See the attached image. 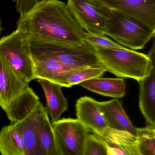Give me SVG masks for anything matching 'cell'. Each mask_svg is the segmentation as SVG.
<instances>
[{
  "label": "cell",
  "mask_w": 155,
  "mask_h": 155,
  "mask_svg": "<svg viewBox=\"0 0 155 155\" xmlns=\"http://www.w3.org/2000/svg\"><path fill=\"white\" fill-rule=\"evenodd\" d=\"M97 101L88 97L80 98L76 102V115L90 131L100 135L108 127L97 105Z\"/></svg>",
  "instance_id": "12"
},
{
  "label": "cell",
  "mask_w": 155,
  "mask_h": 155,
  "mask_svg": "<svg viewBox=\"0 0 155 155\" xmlns=\"http://www.w3.org/2000/svg\"><path fill=\"white\" fill-rule=\"evenodd\" d=\"M0 56L28 82L34 79V66L28 37L17 29L0 39Z\"/></svg>",
  "instance_id": "5"
},
{
  "label": "cell",
  "mask_w": 155,
  "mask_h": 155,
  "mask_svg": "<svg viewBox=\"0 0 155 155\" xmlns=\"http://www.w3.org/2000/svg\"><path fill=\"white\" fill-rule=\"evenodd\" d=\"M47 100V111L52 122L60 118L61 115L68 108V101L61 91V85L46 80L38 79Z\"/></svg>",
  "instance_id": "16"
},
{
  "label": "cell",
  "mask_w": 155,
  "mask_h": 155,
  "mask_svg": "<svg viewBox=\"0 0 155 155\" xmlns=\"http://www.w3.org/2000/svg\"><path fill=\"white\" fill-rule=\"evenodd\" d=\"M139 106L147 125L155 127V65L147 76L138 81Z\"/></svg>",
  "instance_id": "15"
},
{
  "label": "cell",
  "mask_w": 155,
  "mask_h": 155,
  "mask_svg": "<svg viewBox=\"0 0 155 155\" xmlns=\"http://www.w3.org/2000/svg\"><path fill=\"white\" fill-rule=\"evenodd\" d=\"M31 55L54 59L74 71L103 67L96 48L90 44L67 43L28 38Z\"/></svg>",
  "instance_id": "2"
},
{
  "label": "cell",
  "mask_w": 155,
  "mask_h": 155,
  "mask_svg": "<svg viewBox=\"0 0 155 155\" xmlns=\"http://www.w3.org/2000/svg\"><path fill=\"white\" fill-rule=\"evenodd\" d=\"M46 109L40 101L32 111L16 122L21 130L26 155H40L37 124L41 114Z\"/></svg>",
  "instance_id": "14"
},
{
  "label": "cell",
  "mask_w": 155,
  "mask_h": 155,
  "mask_svg": "<svg viewBox=\"0 0 155 155\" xmlns=\"http://www.w3.org/2000/svg\"><path fill=\"white\" fill-rule=\"evenodd\" d=\"M107 148L96 135L90 133L85 145L84 155H108Z\"/></svg>",
  "instance_id": "23"
},
{
  "label": "cell",
  "mask_w": 155,
  "mask_h": 155,
  "mask_svg": "<svg viewBox=\"0 0 155 155\" xmlns=\"http://www.w3.org/2000/svg\"><path fill=\"white\" fill-rule=\"evenodd\" d=\"M94 134L107 146L108 155H140L137 137L127 131L107 127Z\"/></svg>",
  "instance_id": "11"
},
{
  "label": "cell",
  "mask_w": 155,
  "mask_h": 155,
  "mask_svg": "<svg viewBox=\"0 0 155 155\" xmlns=\"http://www.w3.org/2000/svg\"><path fill=\"white\" fill-rule=\"evenodd\" d=\"M95 48L107 71L117 77L138 81L147 76L155 65L154 54L146 55L127 48Z\"/></svg>",
  "instance_id": "3"
},
{
  "label": "cell",
  "mask_w": 155,
  "mask_h": 155,
  "mask_svg": "<svg viewBox=\"0 0 155 155\" xmlns=\"http://www.w3.org/2000/svg\"><path fill=\"white\" fill-rule=\"evenodd\" d=\"M84 41L96 48L102 49L124 48L123 47L111 40L105 35H98L86 32Z\"/></svg>",
  "instance_id": "22"
},
{
  "label": "cell",
  "mask_w": 155,
  "mask_h": 155,
  "mask_svg": "<svg viewBox=\"0 0 155 155\" xmlns=\"http://www.w3.org/2000/svg\"><path fill=\"white\" fill-rule=\"evenodd\" d=\"M0 153L2 155H26L21 130L16 122L0 130Z\"/></svg>",
  "instance_id": "18"
},
{
  "label": "cell",
  "mask_w": 155,
  "mask_h": 155,
  "mask_svg": "<svg viewBox=\"0 0 155 155\" xmlns=\"http://www.w3.org/2000/svg\"><path fill=\"white\" fill-rule=\"evenodd\" d=\"M12 1H13V2H16V0H12Z\"/></svg>",
  "instance_id": "26"
},
{
  "label": "cell",
  "mask_w": 155,
  "mask_h": 155,
  "mask_svg": "<svg viewBox=\"0 0 155 155\" xmlns=\"http://www.w3.org/2000/svg\"><path fill=\"white\" fill-rule=\"evenodd\" d=\"M106 20L104 34L118 44L133 50L144 49L151 38L155 30L139 20L116 11Z\"/></svg>",
  "instance_id": "4"
},
{
  "label": "cell",
  "mask_w": 155,
  "mask_h": 155,
  "mask_svg": "<svg viewBox=\"0 0 155 155\" xmlns=\"http://www.w3.org/2000/svg\"><path fill=\"white\" fill-rule=\"evenodd\" d=\"M29 83L0 56V107L3 110L28 88Z\"/></svg>",
  "instance_id": "9"
},
{
  "label": "cell",
  "mask_w": 155,
  "mask_h": 155,
  "mask_svg": "<svg viewBox=\"0 0 155 155\" xmlns=\"http://www.w3.org/2000/svg\"><path fill=\"white\" fill-rule=\"evenodd\" d=\"M2 26H1V20H0V34H1V32L2 31Z\"/></svg>",
  "instance_id": "25"
},
{
  "label": "cell",
  "mask_w": 155,
  "mask_h": 155,
  "mask_svg": "<svg viewBox=\"0 0 155 155\" xmlns=\"http://www.w3.org/2000/svg\"><path fill=\"white\" fill-rule=\"evenodd\" d=\"M32 56L34 66V79H41L59 84L62 87H70L68 80L73 70L59 61L43 56Z\"/></svg>",
  "instance_id": "10"
},
{
  "label": "cell",
  "mask_w": 155,
  "mask_h": 155,
  "mask_svg": "<svg viewBox=\"0 0 155 155\" xmlns=\"http://www.w3.org/2000/svg\"><path fill=\"white\" fill-rule=\"evenodd\" d=\"M139 20L155 30V0H90Z\"/></svg>",
  "instance_id": "8"
},
{
  "label": "cell",
  "mask_w": 155,
  "mask_h": 155,
  "mask_svg": "<svg viewBox=\"0 0 155 155\" xmlns=\"http://www.w3.org/2000/svg\"><path fill=\"white\" fill-rule=\"evenodd\" d=\"M136 137L140 155H155V127L137 128Z\"/></svg>",
  "instance_id": "20"
},
{
  "label": "cell",
  "mask_w": 155,
  "mask_h": 155,
  "mask_svg": "<svg viewBox=\"0 0 155 155\" xmlns=\"http://www.w3.org/2000/svg\"><path fill=\"white\" fill-rule=\"evenodd\" d=\"M46 0H16V10L20 16H23L29 13L38 5Z\"/></svg>",
  "instance_id": "24"
},
{
  "label": "cell",
  "mask_w": 155,
  "mask_h": 155,
  "mask_svg": "<svg viewBox=\"0 0 155 155\" xmlns=\"http://www.w3.org/2000/svg\"><path fill=\"white\" fill-rule=\"evenodd\" d=\"M70 12L81 27L88 33L104 35L106 20L111 10L90 0H68Z\"/></svg>",
  "instance_id": "7"
},
{
  "label": "cell",
  "mask_w": 155,
  "mask_h": 155,
  "mask_svg": "<svg viewBox=\"0 0 155 155\" xmlns=\"http://www.w3.org/2000/svg\"><path fill=\"white\" fill-rule=\"evenodd\" d=\"M97 105L108 127L127 131L137 136V127L130 121L119 101L114 99L109 101H97Z\"/></svg>",
  "instance_id": "13"
},
{
  "label": "cell",
  "mask_w": 155,
  "mask_h": 155,
  "mask_svg": "<svg viewBox=\"0 0 155 155\" xmlns=\"http://www.w3.org/2000/svg\"><path fill=\"white\" fill-rule=\"evenodd\" d=\"M60 155H84L90 131L77 119L62 118L52 122Z\"/></svg>",
  "instance_id": "6"
},
{
  "label": "cell",
  "mask_w": 155,
  "mask_h": 155,
  "mask_svg": "<svg viewBox=\"0 0 155 155\" xmlns=\"http://www.w3.org/2000/svg\"><path fill=\"white\" fill-rule=\"evenodd\" d=\"M107 69L104 67H90L76 71L70 75L68 82L70 87L80 84L82 82L94 78L101 77Z\"/></svg>",
  "instance_id": "21"
},
{
  "label": "cell",
  "mask_w": 155,
  "mask_h": 155,
  "mask_svg": "<svg viewBox=\"0 0 155 155\" xmlns=\"http://www.w3.org/2000/svg\"><path fill=\"white\" fill-rule=\"evenodd\" d=\"M17 29L28 38L67 43L84 42L86 31L59 0H46L29 13L20 16Z\"/></svg>",
  "instance_id": "1"
},
{
  "label": "cell",
  "mask_w": 155,
  "mask_h": 155,
  "mask_svg": "<svg viewBox=\"0 0 155 155\" xmlns=\"http://www.w3.org/2000/svg\"><path fill=\"white\" fill-rule=\"evenodd\" d=\"M82 87L106 97L122 98L126 94L124 80L120 78H94L81 83Z\"/></svg>",
  "instance_id": "17"
},
{
  "label": "cell",
  "mask_w": 155,
  "mask_h": 155,
  "mask_svg": "<svg viewBox=\"0 0 155 155\" xmlns=\"http://www.w3.org/2000/svg\"><path fill=\"white\" fill-rule=\"evenodd\" d=\"M37 131L40 155H60L57 147L52 123L46 109L39 117Z\"/></svg>",
  "instance_id": "19"
}]
</instances>
